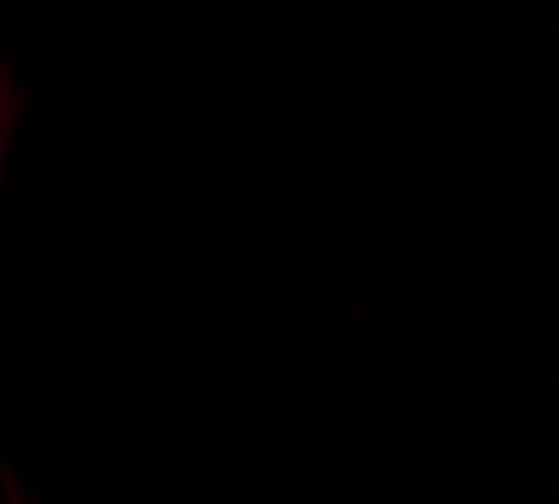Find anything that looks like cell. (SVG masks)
<instances>
[{
    "mask_svg": "<svg viewBox=\"0 0 559 504\" xmlns=\"http://www.w3.org/2000/svg\"><path fill=\"white\" fill-rule=\"evenodd\" d=\"M11 116H15V100H11V85L0 81V151H5V135H11Z\"/></svg>",
    "mask_w": 559,
    "mask_h": 504,
    "instance_id": "cell-1",
    "label": "cell"
}]
</instances>
